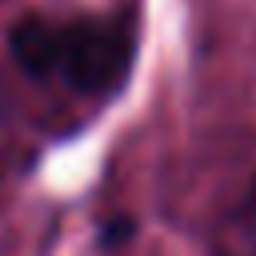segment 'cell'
<instances>
[{
  "instance_id": "cell-2",
  "label": "cell",
  "mask_w": 256,
  "mask_h": 256,
  "mask_svg": "<svg viewBox=\"0 0 256 256\" xmlns=\"http://www.w3.org/2000/svg\"><path fill=\"white\" fill-rule=\"evenodd\" d=\"M212 256H256V180L220 220Z\"/></svg>"
},
{
  "instance_id": "cell-1",
  "label": "cell",
  "mask_w": 256,
  "mask_h": 256,
  "mask_svg": "<svg viewBox=\"0 0 256 256\" xmlns=\"http://www.w3.org/2000/svg\"><path fill=\"white\" fill-rule=\"evenodd\" d=\"M8 48L36 80L108 96L132 72L136 28L128 16H20L8 32Z\"/></svg>"
}]
</instances>
